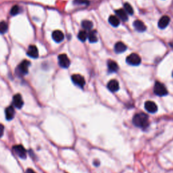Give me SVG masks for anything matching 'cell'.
<instances>
[{"label":"cell","mask_w":173,"mask_h":173,"mask_svg":"<svg viewBox=\"0 0 173 173\" xmlns=\"http://www.w3.org/2000/svg\"><path fill=\"white\" fill-rule=\"evenodd\" d=\"M133 123L137 127L146 129L149 126V118L147 114L144 113L137 114L133 118Z\"/></svg>","instance_id":"obj_1"},{"label":"cell","mask_w":173,"mask_h":173,"mask_svg":"<svg viewBox=\"0 0 173 173\" xmlns=\"http://www.w3.org/2000/svg\"><path fill=\"white\" fill-rule=\"evenodd\" d=\"M154 92L158 96H164L168 94V91L164 85L158 81H156L154 85Z\"/></svg>","instance_id":"obj_2"},{"label":"cell","mask_w":173,"mask_h":173,"mask_svg":"<svg viewBox=\"0 0 173 173\" xmlns=\"http://www.w3.org/2000/svg\"><path fill=\"white\" fill-rule=\"evenodd\" d=\"M31 65V63L29 61L27 60H23L19 65L18 66L17 68V73L20 74V75H25L28 73V68Z\"/></svg>","instance_id":"obj_3"},{"label":"cell","mask_w":173,"mask_h":173,"mask_svg":"<svg viewBox=\"0 0 173 173\" xmlns=\"http://www.w3.org/2000/svg\"><path fill=\"white\" fill-rule=\"evenodd\" d=\"M127 62L130 65L138 66L142 62V59L139 55L137 54H131L127 58Z\"/></svg>","instance_id":"obj_4"},{"label":"cell","mask_w":173,"mask_h":173,"mask_svg":"<svg viewBox=\"0 0 173 173\" xmlns=\"http://www.w3.org/2000/svg\"><path fill=\"white\" fill-rule=\"evenodd\" d=\"M58 61H59V65L64 68H68L70 64V61L66 54H60L58 55Z\"/></svg>","instance_id":"obj_5"},{"label":"cell","mask_w":173,"mask_h":173,"mask_svg":"<svg viewBox=\"0 0 173 173\" xmlns=\"http://www.w3.org/2000/svg\"><path fill=\"white\" fill-rule=\"evenodd\" d=\"M72 81L74 82V84L79 87L82 88L85 85V80L83 76H82L80 74H73L71 77Z\"/></svg>","instance_id":"obj_6"},{"label":"cell","mask_w":173,"mask_h":173,"mask_svg":"<svg viewBox=\"0 0 173 173\" xmlns=\"http://www.w3.org/2000/svg\"><path fill=\"white\" fill-rule=\"evenodd\" d=\"M13 150H14L15 154H16V155L19 157V158H22V159H25L26 157V150L25 148L23 147L22 145H15L14 148H13Z\"/></svg>","instance_id":"obj_7"},{"label":"cell","mask_w":173,"mask_h":173,"mask_svg":"<svg viewBox=\"0 0 173 173\" xmlns=\"http://www.w3.org/2000/svg\"><path fill=\"white\" fill-rule=\"evenodd\" d=\"M145 108L148 112L150 113H156L158 111V106L154 102L148 101L145 103Z\"/></svg>","instance_id":"obj_8"},{"label":"cell","mask_w":173,"mask_h":173,"mask_svg":"<svg viewBox=\"0 0 173 173\" xmlns=\"http://www.w3.org/2000/svg\"><path fill=\"white\" fill-rule=\"evenodd\" d=\"M13 103H14L15 107L18 109H20L22 108L24 102L22 97H21L20 94H16L14 95V97H13Z\"/></svg>","instance_id":"obj_9"},{"label":"cell","mask_w":173,"mask_h":173,"mask_svg":"<svg viewBox=\"0 0 173 173\" xmlns=\"http://www.w3.org/2000/svg\"><path fill=\"white\" fill-rule=\"evenodd\" d=\"M52 38L55 42L60 43L62 42L64 39V34L62 31L59 30H56L53 32L52 33Z\"/></svg>","instance_id":"obj_10"},{"label":"cell","mask_w":173,"mask_h":173,"mask_svg":"<svg viewBox=\"0 0 173 173\" xmlns=\"http://www.w3.org/2000/svg\"><path fill=\"white\" fill-rule=\"evenodd\" d=\"M170 21V18L168 16H163L158 21V27L161 29H164L169 25Z\"/></svg>","instance_id":"obj_11"},{"label":"cell","mask_w":173,"mask_h":173,"mask_svg":"<svg viewBox=\"0 0 173 173\" xmlns=\"http://www.w3.org/2000/svg\"><path fill=\"white\" fill-rule=\"evenodd\" d=\"M27 55L32 58H37L39 56V52L35 46H30L28 47Z\"/></svg>","instance_id":"obj_12"},{"label":"cell","mask_w":173,"mask_h":173,"mask_svg":"<svg viewBox=\"0 0 173 173\" xmlns=\"http://www.w3.org/2000/svg\"><path fill=\"white\" fill-rule=\"evenodd\" d=\"M108 88L112 92H116L119 89V83L116 80H111L108 83Z\"/></svg>","instance_id":"obj_13"},{"label":"cell","mask_w":173,"mask_h":173,"mask_svg":"<svg viewBox=\"0 0 173 173\" xmlns=\"http://www.w3.org/2000/svg\"><path fill=\"white\" fill-rule=\"evenodd\" d=\"M134 28L139 32H143L146 30V26L142 20H136L133 22Z\"/></svg>","instance_id":"obj_14"},{"label":"cell","mask_w":173,"mask_h":173,"mask_svg":"<svg viewBox=\"0 0 173 173\" xmlns=\"http://www.w3.org/2000/svg\"><path fill=\"white\" fill-rule=\"evenodd\" d=\"M127 49V47L126 46V45L124 44L122 42H118L115 44V46H114V50H115L116 53H118V54H121V53L124 52Z\"/></svg>","instance_id":"obj_15"},{"label":"cell","mask_w":173,"mask_h":173,"mask_svg":"<svg viewBox=\"0 0 173 173\" xmlns=\"http://www.w3.org/2000/svg\"><path fill=\"white\" fill-rule=\"evenodd\" d=\"M5 114H6V118L7 120H8V121L12 120L14 118L15 114L14 108H13L12 106H9V107H7L6 109V110H5Z\"/></svg>","instance_id":"obj_16"},{"label":"cell","mask_w":173,"mask_h":173,"mask_svg":"<svg viewBox=\"0 0 173 173\" xmlns=\"http://www.w3.org/2000/svg\"><path fill=\"white\" fill-rule=\"evenodd\" d=\"M108 70L111 73H116L118 70V64L113 60H109L108 62Z\"/></svg>","instance_id":"obj_17"},{"label":"cell","mask_w":173,"mask_h":173,"mask_svg":"<svg viewBox=\"0 0 173 173\" xmlns=\"http://www.w3.org/2000/svg\"><path fill=\"white\" fill-rule=\"evenodd\" d=\"M116 14L122 21H127L128 20V16L127 14V12H125L124 10L119 9L116 10Z\"/></svg>","instance_id":"obj_18"},{"label":"cell","mask_w":173,"mask_h":173,"mask_svg":"<svg viewBox=\"0 0 173 173\" xmlns=\"http://www.w3.org/2000/svg\"><path fill=\"white\" fill-rule=\"evenodd\" d=\"M108 21L111 25L115 26V27H116V26H118L120 25V20L118 18L115 16L112 15L110 16L109 17Z\"/></svg>","instance_id":"obj_19"},{"label":"cell","mask_w":173,"mask_h":173,"mask_svg":"<svg viewBox=\"0 0 173 173\" xmlns=\"http://www.w3.org/2000/svg\"><path fill=\"white\" fill-rule=\"evenodd\" d=\"M82 28L85 30H91L94 26V24L90 20H83L82 22Z\"/></svg>","instance_id":"obj_20"},{"label":"cell","mask_w":173,"mask_h":173,"mask_svg":"<svg viewBox=\"0 0 173 173\" xmlns=\"http://www.w3.org/2000/svg\"><path fill=\"white\" fill-rule=\"evenodd\" d=\"M88 39L89 42L91 43H95L97 41V37L96 34V32L94 31H91L89 32L88 34Z\"/></svg>","instance_id":"obj_21"},{"label":"cell","mask_w":173,"mask_h":173,"mask_svg":"<svg viewBox=\"0 0 173 173\" xmlns=\"http://www.w3.org/2000/svg\"><path fill=\"white\" fill-rule=\"evenodd\" d=\"M7 28H8V26H7V24L6 22L2 21V22H0V33L4 34L5 33H6Z\"/></svg>","instance_id":"obj_22"},{"label":"cell","mask_w":173,"mask_h":173,"mask_svg":"<svg viewBox=\"0 0 173 173\" xmlns=\"http://www.w3.org/2000/svg\"><path fill=\"white\" fill-rule=\"evenodd\" d=\"M124 7L125 9V11H126L128 14L130 15L133 14V12H134L133 8V7L131 6V4L129 3H125L124 5Z\"/></svg>","instance_id":"obj_23"},{"label":"cell","mask_w":173,"mask_h":173,"mask_svg":"<svg viewBox=\"0 0 173 173\" xmlns=\"http://www.w3.org/2000/svg\"><path fill=\"white\" fill-rule=\"evenodd\" d=\"M78 38L80 41H81L82 42H85L87 38V34L86 32L84 31H80L79 33L78 34Z\"/></svg>","instance_id":"obj_24"},{"label":"cell","mask_w":173,"mask_h":173,"mask_svg":"<svg viewBox=\"0 0 173 173\" xmlns=\"http://www.w3.org/2000/svg\"><path fill=\"white\" fill-rule=\"evenodd\" d=\"M19 12H20L19 6L16 5V6H14L12 7L11 10H10V14H11L12 16H16L19 13Z\"/></svg>","instance_id":"obj_25"},{"label":"cell","mask_w":173,"mask_h":173,"mask_svg":"<svg viewBox=\"0 0 173 173\" xmlns=\"http://www.w3.org/2000/svg\"><path fill=\"white\" fill-rule=\"evenodd\" d=\"M74 4L76 5H89V2L87 0H74Z\"/></svg>","instance_id":"obj_26"},{"label":"cell","mask_w":173,"mask_h":173,"mask_svg":"<svg viewBox=\"0 0 173 173\" xmlns=\"http://www.w3.org/2000/svg\"><path fill=\"white\" fill-rule=\"evenodd\" d=\"M4 133V127L3 124H0V138L3 136Z\"/></svg>","instance_id":"obj_27"},{"label":"cell","mask_w":173,"mask_h":173,"mask_svg":"<svg viewBox=\"0 0 173 173\" xmlns=\"http://www.w3.org/2000/svg\"><path fill=\"white\" fill-rule=\"evenodd\" d=\"M26 173H36V172H34L33 170H32V169H28L26 170Z\"/></svg>","instance_id":"obj_28"},{"label":"cell","mask_w":173,"mask_h":173,"mask_svg":"<svg viewBox=\"0 0 173 173\" xmlns=\"http://www.w3.org/2000/svg\"><path fill=\"white\" fill-rule=\"evenodd\" d=\"M170 45H171V46H172V47H173V43H171V44H170Z\"/></svg>","instance_id":"obj_29"}]
</instances>
